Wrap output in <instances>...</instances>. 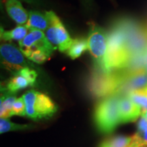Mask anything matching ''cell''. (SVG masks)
<instances>
[{
	"label": "cell",
	"instance_id": "obj_16",
	"mask_svg": "<svg viewBox=\"0 0 147 147\" xmlns=\"http://www.w3.org/2000/svg\"><path fill=\"white\" fill-rule=\"evenodd\" d=\"M88 49V41L84 38H77L73 40L71 47L67 51V55L72 59H76Z\"/></svg>",
	"mask_w": 147,
	"mask_h": 147
},
{
	"label": "cell",
	"instance_id": "obj_12",
	"mask_svg": "<svg viewBox=\"0 0 147 147\" xmlns=\"http://www.w3.org/2000/svg\"><path fill=\"white\" fill-rule=\"evenodd\" d=\"M30 86H34L32 82L22 75L18 73L14 74V76L10 79L6 87L7 92L14 94L19 90L25 89Z\"/></svg>",
	"mask_w": 147,
	"mask_h": 147
},
{
	"label": "cell",
	"instance_id": "obj_22",
	"mask_svg": "<svg viewBox=\"0 0 147 147\" xmlns=\"http://www.w3.org/2000/svg\"><path fill=\"white\" fill-rule=\"evenodd\" d=\"M16 73L19 74L25 77L27 80H29V81L32 82L33 85H34L36 80L37 76H38L36 71L34 69L29 68V67H25V68L21 69V70Z\"/></svg>",
	"mask_w": 147,
	"mask_h": 147
},
{
	"label": "cell",
	"instance_id": "obj_17",
	"mask_svg": "<svg viewBox=\"0 0 147 147\" xmlns=\"http://www.w3.org/2000/svg\"><path fill=\"white\" fill-rule=\"evenodd\" d=\"M127 96L142 108V110H147V89L146 87L130 92Z\"/></svg>",
	"mask_w": 147,
	"mask_h": 147
},
{
	"label": "cell",
	"instance_id": "obj_2",
	"mask_svg": "<svg viewBox=\"0 0 147 147\" xmlns=\"http://www.w3.org/2000/svg\"><path fill=\"white\" fill-rule=\"evenodd\" d=\"M117 95L105 97L97 104L95 110V122L97 129L104 134H110L121 124L119 115Z\"/></svg>",
	"mask_w": 147,
	"mask_h": 147
},
{
	"label": "cell",
	"instance_id": "obj_1",
	"mask_svg": "<svg viewBox=\"0 0 147 147\" xmlns=\"http://www.w3.org/2000/svg\"><path fill=\"white\" fill-rule=\"evenodd\" d=\"M125 74V69L110 72L99 71L90 80L89 91L95 97H107L117 95L124 83Z\"/></svg>",
	"mask_w": 147,
	"mask_h": 147
},
{
	"label": "cell",
	"instance_id": "obj_9",
	"mask_svg": "<svg viewBox=\"0 0 147 147\" xmlns=\"http://www.w3.org/2000/svg\"><path fill=\"white\" fill-rule=\"evenodd\" d=\"M125 71V78L120 92H130L144 89L147 86V68L134 71Z\"/></svg>",
	"mask_w": 147,
	"mask_h": 147
},
{
	"label": "cell",
	"instance_id": "obj_15",
	"mask_svg": "<svg viewBox=\"0 0 147 147\" xmlns=\"http://www.w3.org/2000/svg\"><path fill=\"white\" fill-rule=\"evenodd\" d=\"M132 144L147 147V121L140 119L138 125V131L132 136Z\"/></svg>",
	"mask_w": 147,
	"mask_h": 147
},
{
	"label": "cell",
	"instance_id": "obj_21",
	"mask_svg": "<svg viewBox=\"0 0 147 147\" xmlns=\"http://www.w3.org/2000/svg\"><path fill=\"white\" fill-rule=\"evenodd\" d=\"M12 115L26 116V106L23 97L17 98L14 102L13 109L12 112Z\"/></svg>",
	"mask_w": 147,
	"mask_h": 147
},
{
	"label": "cell",
	"instance_id": "obj_8",
	"mask_svg": "<svg viewBox=\"0 0 147 147\" xmlns=\"http://www.w3.org/2000/svg\"><path fill=\"white\" fill-rule=\"evenodd\" d=\"M142 108L135 104L127 95L119 98V115L121 123L134 122L142 115Z\"/></svg>",
	"mask_w": 147,
	"mask_h": 147
},
{
	"label": "cell",
	"instance_id": "obj_5",
	"mask_svg": "<svg viewBox=\"0 0 147 147\" xmlns=\"http://www.w3.org/2000/svg\"><path fill=\"white\" fill-rule=\"evenodd\" d=\"M88 41V49L100 70L104 66L108 48V36L102 27L92 25L90 29Z\"/></svg>",
	"mask_w": 147,
	"mask_h": 147
},
{
	"label": "cell",
	"instance_id": "obj_3",
	"mask_svg": "<svg viewBox=\"0 0 147 147\" xmlns=\"http://www.w3.org/2000/svg\"><path fill=\"white\" fill-rule=\"evenodd\" d=\"M26 106V116L33 120L52 117L57 111V106L48 95L31 90L23 95Z\"/></svg>",
	"mask_w": 147,
	"mask_h": 147
},
{
	"label": "cell",
	"instance_id": "obj_23",
	"mask_svg": "<svg viewBox=\"0 0 147 147\" xmlns=\"http://www.w3.org/2000/svg\"><path fill=\"white\" fill-rule=\"evenodd\" d=\"M18 1H23L30 4H38L39 3V0H18Z\"/></svg>",
	"mask_w": 147,
	"mask_h": 147
},
{
	"label": "cell",
	"instance_id": "obj_20",
	"mask_svg": "<svg viewBox=\"0 0 147 147\" xmlns=\"http://www.w3.org/2000/svg\"><path fill=\"white\" fill-rule=\"evenodd\" d=\"M25 56L32 61L38 64L45 63L51 57L49 54L40 50L31 51L25 54Z\"/></svg>",
	"mask_w": 147,
	"mask_h": 147
},
{
	"label": "cell",
	"instance_id": "obj_26",
	"mask_svg": "<svg viewBox=\"0 0 147 147\" xmlns=\"http://www.w3.org/2000/svg\"><path fill=\"white\" fill-rule=\"evenodd\" d=\"M145 55H146V59H147V50H146V53H145Z\"/></svg>",
	"mask_w": 147,
	"mask_h": 147
},
{
	"label": "cell",
	"instance_id": "obj_25",
	"mask_svg": "<svg viewBox=\"0 0 147 147\" xmlns=\"http://www.w3.org/2000/svg\"><path fill=\"white\" fill-rule=\"evenodd\" d=\"M129 147H144V146H140V145H138V144H131Z\"/></svg>",
	"mask_w": 147,
	"mask_h": 147
},
{
	"label": "cell",
	"instance_id": "obj_10",
	"mask_svg": "<svg viewBox=\"0 0 147 147\" xmlns=\"http://www.w3.org/2000/svg\"><path fill=\"white\" fill-rule=\"evenodd\" d=\"M5 9L8 15L18 25H23L28 21L29 13L18 0H6Z\"/></svg>",
	"mask_w": 147,
	"mask_h": 147
},
{
	"label": "cell",
	"instance_id": "obj_19",
	"mask_svg": "<svg viewBox=\"0 0 147 147\" xmlns=\"http://www.w3.org/2000/svg\"><path fill=\"white\" fill-rule=\"evenodd\" d=\"M29 127H30V126L28 125L14 123L8 119L1 118V120H0V133L1 134L10 131L26 129H29Z\"/></svg>",
	"mask_w": 147,
	"mask_h": 147
},
{
	"label": "cell",
	"instance_id": "obj_24",
	"mask_svg": "<svg viewBox=\"0 0 147 147\" xmlns=\"http://www.w3.org/2000/svg\"><path fill=\"white\" fill-rule=\"evenodd\" d=\"M142 117L143 118H144L147 121V110H142Z\"/></svg>",
	"mask_w": 147,
	"mask_h": 147
},
{
	"label": "cell",
	"instance_id": "obj_4",
	"mask_svg": "<svg viewBox=\"0 0 147 147\" xmlns=\"http://www.w3.org/2000/svg\"><path fill=\"white\" fill-rule=\"evenodd\" d=\"M49 21V26L46 30V36L52 45L61 52H67L73 40L69 36L59 18L53 11L45 12Z\"/></svg>",
	"mask_w": 147,
	"mask_h": 147
},
{
	"label": "cell",
	"instance_id": "obj_11",
	"mask_svg": "<svg viewBox=\"0 0 147 147\" xmlns=\"http://www.w3.org/2000/svg\"><path fill=\"white\" fill-rule=\"evenodd\" d=\"M49 26V21L46 14H42L38 11H31L29 12V18L25 27L29 29L47 30Z\"/></svg>",
	"mask_w": 147,
	"mask_h": 147
},
{
	"label": "cell",
	"instance_id": "obj_18",
	"mask_svg": "<svg viewBox=\"0 0 147 147\" xmlns=\"http://www.w3.org/2000/svg\"><path fill=\"white\" fill-rule=\"evenodd\" d=\"M132 142V136H118L104 141L100 147H129Z\"/></svg>",
	"mask_w": 147,
	"mask_h": 147
},
{
	"label": "cell",
	"instance_id": "obj_27",
	"mask_svg": "<svg viewBox=\"0 0 147 147\" xmlns=\"http://www.w3.org/2000/svg\"><path fill=\"white\" fill-rule=\"evenodd\" d=\"M146 89H147V86H146Z\"/></svg>",
	"mask_w": 147,
	"mask_h": 147
},
{
	"label": "cell",
	"instance_id": "obj_14",
	"mask_svg": "<svg viewBox=\"0 0 147 147\" xmlns=\"http://www.w3.org/2000/svg\"><path fill=\"white\" fill-rule=\"evenodd\" d=\"M28 34V29L23 25H18L14 29L8 32L1 28V38L4 41H10V40H15L21 41Z\"/></svg>",
	"mask_w": 147,
	"mask_h": 147
},
{
	"label": "cell",
	"instance_id": "obj_7",
	"mask_svg": "<svg viewBox=\"0 0 147 147\" xmlns=\"http://www.w3.org/2000/svg\"><path fill=\"white\" fill-rule=\"evenodd\" d=\"M1 61L5 67L14 74L25 67L32 66V64L25 59L21 50L11 44H3L0 48Z\"/></svg>",
	"mask_w": 147,
	"mask_h": 147
},
{
	"label": "cell",
	"instance_id": "obj_6",
	"mask_svg": "<svg viewBox=\"0 0 147 147\" xmlns=\"http://www.w3.org/2000/svg\"><path fill=\"white\" fill-rule=\"evenodd\" d=\"M18 44L24 55L31 51L40 50L51 56L57 49L49 41L45 33L38 29H30V32Z\"/></svg>",
	"mask_w": 147,
	"mask_h": 147
},
{
	"label": "cell",
	"instance_id": "obj_13",
	"mask_svg": "<svg viewBox=\"0 0 147 147\" xmlns=\"http://www.w3.org/2000/svg\"><path fill=\"white\" fill-rule=\"evenodd\" d=\"M16 97L12 93L8 92V94H4L1 97V109H0V116L1 118L8 119L12 115V109Z\"/></svg>",
	"mask_w": 147,
	"mask_h": 147
}]
</instances>
